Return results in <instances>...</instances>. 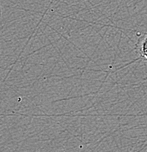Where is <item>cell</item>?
Returning <instances> with one entry per match:
<instances>
[{
	"label": "cell",
	"instance_id": "1",
	"mask_svg": "<svg viewBox=\"0 0 147 152\" xmlns=\"http://www.w3.org/2000/svg\"><path fill=\"white\" fill-rule=\"evenodd\" d=\"M135 50L140 56L137 59L144 58L147 61V32L143 33L137 37Z\"/></svg>",
	"mask_w": 147,
	"mask_h": 152
}]
</instances>
